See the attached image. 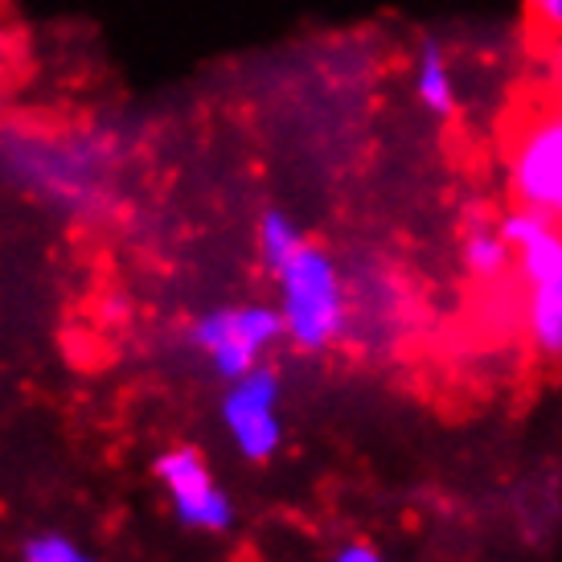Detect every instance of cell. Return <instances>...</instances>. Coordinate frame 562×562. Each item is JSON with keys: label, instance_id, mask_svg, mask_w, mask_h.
Wrapping results in <instances>:
<instances>
[{"label": "cell", "instance_id": "11", "mask_svg": "<svg viewBox=\"0 0 562 562\" xmlns=\"http://www.w3.org/2000/svg\"><path fill=\"white\" fill-rule=\"evenodd\" d=\"M21 562H94L79 542H70L66 533H37L25 542Z\"/></svg>", "mask_w": 562, "mask_h": 562}, {"label": "cell", "instance_id": "4", "mask_svg": "<svg viewBox=\"0 0 562 562\" xmlns=\"http://www.w3.org/2000/svg\"><path fill=\"white\" fill-rule=\"evenodd\" d=\"M505 181L521 210L562 226V108L538 111L517 124L505 153Z\"/></svg>", "mask_w": 562, "mask_h": 562}, {"label": "cell", "instance_id": "8", "mask_svg": "<svg viewBox=\"0 0 562 562\" xmlns=\"http://www.w3.org/2000/svg\"><path fill=\"white\" fill-rule=\"evenodd\" d=\"M411 94L419 103L423 115H431L439 124H448L460 115V82H456L452 54L439 37H423L411 63Z\"/></svg>", "mask_w": 562, "mask_h": 562}, {"label": "cell", "instance_id": "6", "mask_svg": "<svg viewBox=\"0 0 562 562\" xmlns=\"http://www.w3.org/2000/svg\"><path fill=\"white\" fill-rule=\"evenodd\" d=\"M222 423L226 436L247 460H271L283 443V419H280V374L255 366L250 374L235 378L231 391L222 398Z\"/></svg>", "mask_w": 562, "mask_h": 562}, {"label": "cell", "instance_id": "1", "mask_svg": "<svg viewBox=\"0 0 562 562\" xmlns=\"http://www.w3.org/2000/svg\"><path fill=\"white\" fill-rule=\"evenodd\" d=\"M108 140L94 136H25V127H0V165L21 186L46 193L49 202L70 210H91L103 202Z\"/></svg>", "mask_w": 562, "mask_h": 562}, {"label": "cell", "instance_id": "7", "mask_svg": "<svg viewBox=\"0 0 562 562\" xmlns=\"http://www.w3.org/2000/svg\"><path fill=\"white\" fill-rule=\"evenodd\" d=\"M157 476L165 493L177 505V517L193 526V530H231L235 521V505L226 497V488L214 481V472L193 448H177L157 460Z\"/></svg>", "mask_w": 562, "mask_h": 562}, {"label": "cell", "instance_id": "2", "mask_svg": "<svg viewBox=\"0 0 562 562\" xmlns=\"http://www.w3.org/2000/svg\"><path fill=\"white\" fill-rule=\"evenodd\" d=\"M497 226L514 247L517 276L530 288L521 313L530 349L550 366H562V226L521 205H514Z\"/></svg>", "mask_w": 562, "mask_h": 562}, {"label": "cell", "instance_id": "5", "mask_svg": "<svg viewBox=\"0 0 562 562\" xmlns=\"http://www.w3.org/2000/svg\"><path fill=\"white\" fill-rule=\"evenodd\" d=\"M283 316L271 304H235V308H214L193 325V345L205 361L214 366V374L235 382L250 374L263 353L276 341H283Z\"/></svg>", "mask_w": 562, "mask_h": 562}, {"label": "cell", "instance_id": "14", "mask_svg": "<svg viewBox=\"0 0 562 562\" xmlns=\"http://www.w3.org/2000/svg\"><path fill=\"white\" fill-rule=\"evenodd\" d=\"M554 70H559V91H562V37H559V46H554Z\"/></svg>", "mask_w": 562, "mask_h": 562}, {"label": "cell", "instance_id": "12", "mask_svg": "<svg viewBox=\"0 0 562 562\" xmlns=\"http://www.w3.org/2000/svg\"><path fill=\"white\" fill-rule=\"evenodd\" d=\"M526 16L538 33H550L554 42L562 37V0H526Z\"/></svg>", "mask_w": 562, "mask_h": 562}, {"label": "cell", "instance_id": "9", "mask_svg": "<svg viewBox=\"0 0 562 562\" xmlns=\"http://www.w3.org/2000/svg\"><path fill=\"white\" fill-rule=\"evenodd\" d=\"M460 263L472 280L493 283L514 267V247L501 235V226H472L464 243H460Z\"/></svg>", "mask_w": 562, "mask_h": 562}, {"label": "cell", "instance_id": "10", "mask_svg": "<svg viewBox=\"0 0 562 562\" xmlns=\"http://www.w3.org/2000/svg\"><path fill=\"white\" fill-rule=\"evenodd\" d=\"M304 243H308L304 231H300L283 210H267L263 218H259V255H263L267 271H276V267L288 263Z\"/></svg>", "mask_w": 562, "mask_h": 562}, {"label": "cell", "instance_id": "13", "mask_svg": "<svg viewBox=\"0 0 562 562\" xmlns=\"http://www.w3.org/2000/svg\"><path fill=\"white\" fill-rule=\"evenodd\" d=\"M328 562H386V554H382L374 542H345Z\"/></svg>", "mask_w": 562, "mask_h": 562}, {"label": "cell", "instance_id": "3", "mask_svg": "<svg viewBox=\"0 0 562 562\" xmlns=\"http://www.w3.org/2000/svg\"><path fill=\"white\" fill-rule=\"evenodd\" d=\"M271 276L280 288L276 308L283 316L288 341L304 353H321V349L341 341L345 328H349V288H345L337 259L325 247L304 243Z\"/></svg>", "mask_w": 562, "mask_h": 562}]
</instances>
